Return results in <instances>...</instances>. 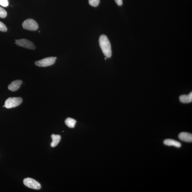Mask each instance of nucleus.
<instances>
[{"mask_svg": "<svg viewBox=\"0 0 192 192\" xmlns=\"http://www.w3.org/2000/svg\"><path fill=\"white\" fill-rule=\"evenodd\" d=\"M100 46L105 56L109 58L112 55V48L109 40L106 35H101L99 38Z\"/></svg>", "mask_w": 192, "mask_h": 192, "instance_id": "obj_1", "label": "nucleus"}, {"mask_svg": "<svg viewBox=\"0 0 192 192\" xmlns=\"http://www.w3.org/2000/svg\"><path fill=\"white\" fill-rule=\"evenodd\" d=\"M22 101V98H7L5 102V107L7 108L16 107L21 104Z\"/></svg>", "mask_w": 192, "mask_h": 192, "instance_id": "obj_2", "label": "nucleus"}, {"mask_svg": "<svg viewBox=\"0 0 192 192\" xmlns=\"http://www.w3.org/2000/svg\"><path fill=\"white\" fill-rule=\"evenodd\" d=\"M57 58L56 57H49L38 60L35 62V64L37 66L41 67H46L50 66L55 64Z\"/></svg>", "mask_w": 192, "mask_h": 192, "instance_id": "obj_3", "label": "nucleus"}, {"mask_svg": "<svg viewBox=\"0 0 192 192\" xmlns=\"http://www.w3.org/2000/svg\"><path fill=\"white\" fill-rule=\"evenodd\" d=\"M23 28L30 31H35L38 29L39 26L34 20L29 19L24 21L22 24Z\"/></svg>", "mask_w": 192, "mask_h": 192, "instance_id": "obj_4", "label": "nucleus"}, {"mask_svg": "<svg viewBox=\"0 0 192 192\" xmlns=\"http://www.w3.org/2000/svg\"><path fill=\"white\" fill-rule=\"evenodd\" d=\"M23 183L25 186L30 188L39 190L41 188V185L38 182L31 178L25 179Z\"/></svg>", "mask_w": 192, "mask_h": 192, "instance_id": "obj_5", "label": "nucleus"}, {"mask_svg": "<svg viewBox=\"0 0 192 192\" xmlns=\"http://www.w3.org/2000/svg\"><path fill=\"white\" fill-rule=\"evenodd\" d=\"M16 44L18 46L23 47L26 49L35 50V46L29 40L22 39L19 40H16Z\"/></svg>", "mask_w": 192, "mask_h": 192, "instance_id": "obj_6", "label": "nucleus"}, {"mask_svg": "<svg viewBox=\"0 0 192 192\" xmlns=\"http://www.w3.org/2000/svg\"><path fill=\"white\" fill-rule=\"evenodd\" d=\"M180 140L187 142H192V135L191 133L186 132L180 133L178 136Z\"/></svg>", "mask_w": 192, "mask_h": 192, "instance_id": "obj_7", "label": "nucleus"}, {"mask_svg": "<svg viewBox=\"0 0 192 192\" xmlns=\"http://www.w3.org/2000/svg\"><path fill=\"white\" fill-rule=\"evenodd\" d=\"M22 83L21 80H17L12 82L8 87V89L12 92L16 91L19 89Z\"/></svg>", "mask_w": 192, "mask_h": 192, "instance_id": "obj_8", "label": "nucleus"}, {"mask_svg": "<svg viewBox=\"0 0 192 192\" xmlns=\"http://www.w3.org/2000/svg\"><path fill=\"white\" fill-rule=\"evenodd\" d=\"M163 143L165 145L168 146H173L178 148H180L181 146L180 142L173 140L168 139L164 140Z\"/></svg>", "mask_w": 192, "mask_h": 192, "instance_id": "obj_9", "label": "nucleus"}, {"mask_svg": "<svg viewBox=\"0 0 192 192\" xmlns=\"http://www.w3.org/2000/svg\"><path fill=\"white\" fill-rule=\"evenodd\" d=\"M180 102L183 103H189L192 102V93L191 92L188 95H183L179 98Z\"/></svg>", "mask_w": 192, "mask_h": 192, "instance_id": "obj_10", "label": "nucleus"}, {"mask_svg": "<svg viewBox=\"0 0 192 192\" xmlns=\"http://www.w3.org/2000/svg\"><path fill=\"white\" fill-rule=\"evenodd\" d=\"M51 138L52 141L51 144H50V146H51L52 147H54L55 146H56L59 143L60 139H61V137L59 135L53 134L51 136Z\"/></svg>", "mask_w": 192, "mask_h": 192, "instance_id": "obj_11", "label": "nucleus"}, {"mask_svg": "<svg viewBox=\"0 0 192 192\" xmlns=\"http://www.w3.org/2000/svg\"><path fill=\"white\" fill-rule=\"evenodd\" d=\"M65 124L70 128H73L74 127L76 121L73 118H68L65 120Z\"/></svg>", "mask_w": 192, "mask_h": 192, "instance_id": "obj_12", "label": "nucleus"}, {"mask_svg": "<svg viewBox=\"0 0 192 192\" xmlns=\"http://www.w3.org/2000/svg\"><path fill=\"white\" fill-rule=\"evenodd\" d=\"M89 2L90 6L97 7L99 4L100 0H89Z\"/></svg>", "mask_w": 192, "mask_h": 192, "instance_id": "obj_13", "label": "nucleus"}, {"mask_svg": "<svg viewBox=\"0 0 192 192\" xmlns=\"http://www.w3.org/2000/svg\"><path fill=\"white\" fill-rule=\"evenodd\" d=\"M7 12L2 7H0V17L4 18L7 16Z\"/></svg>", "mask_w": 192, "mask_h": 192, "instance_id": "obj_14", "label": "nucleus"}, {"mask_svg": "<svg viewBox=\"0 0 192 192\" xmlns=\"http://www.w3.org/2000/svg\"><path fill=\"white\" fill-rule=\"evenodd\" d=\"M7 28L6 25L0 21V31L6 32L7 31Z\"/></svg>", "mask_w": 192, "mask_h": 192, "instance_id": "obj_15", "label": "nucleus"}, {"mask_svg": "<svg viewBox=\"0 0 192 192\" xmlns=\"http://www.w3.org/2000/svg\"><path fill=\"white\" fill-rule=\"evenodd\" d=\"M9 2L8 0H0V5L4 7L8 6Z\"/></svg>", "mask_w": 192, "mask_h": 192, "instance_id": "obj_16", "label": "nucleus"}, {"mask_svg": "<svg viewBox=\"0 0 192 192\" xmlns=\"http://www.w3.org/2000/svg\"><path fill=\"white\" fill-rule=\"evenodd\" d=\"M115 1L118 6H122L123 3L122 0H115Z\"/></svg>", "mask_w": 192, "mask_h": 192, "instance_id": "obj_17", "label": "nucleus"}]
</instances>
